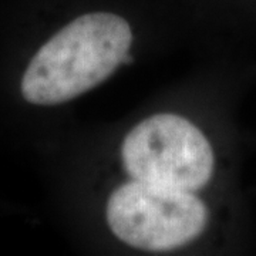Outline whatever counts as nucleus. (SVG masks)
Instances as JSON below:
<instances>
[{
  "instance_id": "obj_3",
  "label": "nucleus",
  "mask_w": 256,
  "mask_h": 256,
  "mask_svg": "<svg viewBox=\"0 0 256 256\" xmlns=\"http://www.w3.org/2000/svg\"><path fill=\"white\" fill-rule=\"evenodd\" d=\"M106 218L124 244L162 252L198 238L208 224V210L190 191L132 181L111 194Z\"/></svg>"
},
{
  "instance_id": "obj_2",
  "label": "nucleus",
  "mask_w": 256,
  "mask_h": 256,
  "mask_svg": "<svg viewBox=\"0 0 256 256\" xmlns=\"http://www.w3.org/2000/svg\"><path fill=\"white\" fill-rule=\"evenodd\" d=\"M121 158L134 181L190 192L210 182L215 161L201 130L176 114L138 122L122 141Z\"/></svg>"
},
{
  "instance_id": "obj_1",
  "label": "nucleus",
  "mask_w": 256,
  "mask_h": 256,
  "mask_svg": "<svg viewBox=\"0 0 256 256\" xmlns=\"http://www.w3.org/2000/svg\"><path fill=\"white\" fill-rule=\"evenodd\" d=\"M131 43V26L118 14L94 12L74 18L33 56L22 77V96L34 106L73 100L107 80Z\"/></svg>"
}]
</instances>
